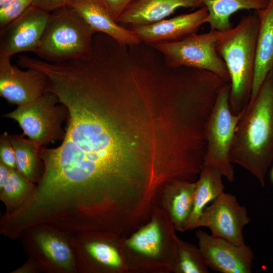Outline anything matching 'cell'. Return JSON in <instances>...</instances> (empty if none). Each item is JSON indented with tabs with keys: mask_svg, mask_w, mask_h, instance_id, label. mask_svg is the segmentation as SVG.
<instances>
[{
	"mask_svg": "<svg viewBox=\"0 0 273 273\" xmlns=\"http://www.w3.org/2000/svg\"><path fill=\"white\" fill-rule=\"evenodd\" d=\"M120 89L108 74L83 67L48 74L47 90L68 116L61 145L40 150L43 169L34 195L47 208L101 220L130 214L153 199L163 165L123 127Z\"/></svg>",
	"mask_w": 273,
	"mask_h": 273,
	"instance_id": "6da1fadb",
	"label": "cell"
},
{
	"mask_svg": "<svg viewBox=\"0 0 273 273\" xmlns=\"http://www.w3.org/2000/svg\"><path fill=\"white\" fill-rule=\"evenodd\" d=\"M116 21L123 12L136 0H101Z\"/></svg>",
	"mask_w": 273,
	"mask_h": 273,
	"instance_id": "4316f807",
	"label": "cell"
},
{
	"mask_svg": "<svg viewBox=\"0 0 273 273\" xmlns=\"http://www.w3.org/2000/svg\"><path fill=\"white\" fill-rule=\"evenodd\" d=\"M198 247L209 269L221 273H251L254 256L250 247L242 248L202 230L196 233Z\"/></svg>",
	"mask_w": 273,
	"mask_h": 273,
	"instance_id": "8fae6325",
	"label": "cell"
},
{
	"mask_svg": "<svg viewBox=\"0 0 273 273\" xmlns=\"http://www.w3.org/2000/svg\"><path fill=\"white\" fill-rule=\"evenodd\" d=\"M195 181L176 180L165 188L161 207L168 214L176 231H186L193 206Z\"/></svg>",
	"mask_w": 273,
	"mask_h": 273,
	"instance_id": "e0dca14e",
	"label": "cell"
},
{
	"mask_svg": "<svg viewBox=\"0 0 273 273\" xmlns=\"http://www.w3.org/2000/svg\"><path fill=\"white\" fill-rule=\"evenodd\" d=\"M24 136L23 134L10 135V138L15 153L16 169L30 180L34 178L38 163L41 160L40 150L42 146Z\"/></svg>",
	"mask_w": 273,
	"mask_h": 273,
	"instance_id": "44dd1931",
	"label": "cell"
},
{
	"mask_svg": "<svg viewBox=\"0 0 273 273\" xmlns=\"http://www.w3.org/2000/svg\"><path fill=\"white\" fill-rule=\"evenodd\" d=\"M94 233L95 237L86 243L85 249L95 262L115 272H129L123 248V237L105 232Z\"/></svg>",
	"mask_w": 273,
	"mask_h": 273,
	"instance_id": "ac0fdd59",
	"label": "cell"
},
{
	"mask_svg": "<svg viewBox=\"0 0 273 273\" xmlns=\"http://www.w3.org/2000/svg\"><path fill=\"white\" fill-rule=\"evenodd\" d=\"M201 0H136L120 15V25L134 27L165 19L179 8H200Z\"/></svg>",
	"mask_w": 273,
	"mask_h": 273,
	"instance_id": "2e32d148",
	"label": "cell"
},
{
	"mask_svg": "<svg viewBox=\"0 0 273 273\" xmlns=\"http://www.w3.org/2000/svg\"><path fill=\"white\" fill-rule=\"evenodd\" d=\"M11 168H9L3 163H0V188L2 189L8 180Z\"/></svg>",
	"mask_w": 273,
	"mask_h": 273,
	"instance_id": "f1b7e54d",
	"label": "cell"
},
{
	"mask_svg": "<svg viewBox=\"0 0 273 273\" xmlns=\"http://www.w3.org/2000/svg\"><path fill=\"white\" fill-rule=\"evenodd\" d=\"M207 9V23L211 30L226 31L232 28L231 16L242 10H261L266 8L269 0H201Z\"/></svg>",
	"mask_w": 273,
	"mask_h": 273,
	"instance_id": "ffe728a7",
	"label": "cell"
},
{
	"mask_svg": "<svg viewBox=\"0 0 273 273\" xmlns=\"http://www.w3.org/2000/svg\"><path fill=\"white\" fill-rule=\"evenodd\" d=\"M208 17L207 9L202 7L191 13L132 27L131 30L141 41L153 46L174 42L196 33L202 25L207 23Z\"/></svg>",
	"mask_w": 273,
	"mask_h": 273,
	"instance_id": "4fadbf2b",
	"label": "cell"
},
{
	"mask_svg": "<svg viewBox=\"0 0 273 273\" xmlns=\"http://www.w3.org/2000/svg\"><path fill=\"white\" fill-rule=\"evenodd\" d=\"M67 116L66 107L50 92L3 116L16 121L24 135L42 146L63 140L65 131L62 124Z\"/></svg>",
	"mask_w": 273,
	"mask_h": 273,
	"instance_id": "ba28073f",
	"label": "cell"
},
{
	"mask_svg": "<svg viewBox=\"0 0 273 273\" xmlns=\"http://www.w3.org/2000/svg\"><path fill=\"white\" fill-rule=\"evenodd\" d=\"M259 22L255 11L242 16L236 26L224 32L217 44V51L230 76L229 101L234 115L244 110L250 99Z\"/></svg>",
	"mask_w": 273,
	"mask_h": 273,
	"instance_id": "277c9868",
	"label": "cell"
},
{
	"mask_svg": "<svg viewBox=\"0 0 273 273\" xmlns=\"http://www.w3.org/2000/svg\"><path fill=\"white\" fill-rule=\"evenodd\" d=\"M271 178L272 181H273V168H272L271 171Z\"/></svg>",
	"mask_w": 273,
	"mask_h": 273,
	"instance_id": "4dcf8cb0",
	"label": "cell"
},
{
	"mask_svg": "<svg viewBox=\"0 0 273 273\" xmlns=\"http://www.w3.org/2000/svg\"><path fill=\"white\" fill-rule=\"evenodd\" d=\"M10 60L0 57V95L8 103L23 105L47 92L48 80L42 72L34 68L23 71Z\"/></svg>",
	"mask_w": 273,
	"mask_h": 273,
	"instance_id": "7c38bea8",
	"label": "cell"
},
{
	"mask_svg": "<svg viewBox=\"0 0 273 273\" xmlns=\"http://www.w3.org/2000/svg\"><path fill=\"white\" fill-rule=\"evenodd\" d=\"M223 176L215 168L203 164L195 181L193 209L186 231L197 228L198 222L205 207L224 191Z\"/></svg>",
	"mask_w": 273,
	"mask_h": 273,
	"instance_id": "d6986e66",
	"label": "cell"
},
{
	"mask_svg": "<svg viewBox=\"0 0 273 273\" xmlns=\"http://www.w3.org/2000/svg\"><path fill=\"white\" fill-rule=\"evenodd\" d=\"M33 2V0H15L0 7V29L22 15Z\"/></svg>",
	"mask_w": 273,
	"mask_h": 273,
	"instance_id": "cb8c5ba5",
	"label": "cell"
},
{
	"mask_svg": "<svg viewBox=\"0 0 273 273\" xmlns=\"http://www.w3.org/2000/svg\"><path fill=\"white\" fill-rule=\"evenodd\" d=\"M232 164L249 171L262 187L273 161V68L254 101L245 109L230 151Z\"/></svg>",
	"mask_w": 273,
	"mask_h": 273,
	"instance_id": "7a4b0ae2",
	"label": "cell"
},
{
	"mask_svg": "<svg viewBox=\"0 0 273 273\" xmlns=\"http://www.w3.org/2000/svg\"><path fill=\"white\" fill-rule=\"evenodd\" d=\"M67 6L74 10L96 33L106 34L120 46H135L141 41L131 29L114 20L101 0H71Z\"/></svg>",
	"mask_w": 273,
	"mask_h": 273,
	"instance_id": "5bb4252c",
	"label": "cell"
},
{
	"mask_svg": "<svg viewBox=\"0 0 273 273\" xmlns=\"http://www.w3.org/2000/svg\"><path fill=\"white\" fill-rule=\"evenodd\" d=\"M225 31L211 30L205 33H194L177 41L153 46L162 53L171 68L205 70L230 82L227 68L217 51V44Z\"/></svg>",
	"mask_w": 273,
	"mask_h": 273,
	"instance_id": "8992f818",
	"label": "cell"
},
{
	"mask_svg": "<svg viewBox=\"0 0 273 273\" xmlns=\"http://www.w3.org/2000/svg\"><path fill=\"white\" fill-rule=\"evenodd\" d=\"M1 162L11 169L16 168V157L10 134L4 132L0 137Z\"/></svg>",
	"mask_w": 273,
	"mask_h": 273,
	"instance_id": "484cf974",
	"label": "cell"
},
{
	"mask_svg": "<svg viewBox=\"0 0 273 273\" xmlns=\"http://www.w3.org/2000/svg\"><path fill=\"white\" fill-rule=\"evenodd\" d=\"M36 240L43 253L58 265L66 268L72 266V257L67 244L52 234L41 233Z\"/></svg>",
	"mask_w": 273,
	"mask_h": 273,
	"instance_id": "603a6c76",
	"label": "cell"
},
{
	"mask_svg": "<svg viewBox=\"0 0 273 273\" xmlns=\"http://www.w3.org/2000/svg\"><path fill=\"white\" fill-rule=\"evenodd\" d=\"M175 231L166 211L158 207L147 223L123 237L130 272H173L177 257Z\"/></svg>",
	"mask_w": 273,
	"mask_h": 273,
	"instance_id": "3957f363",
	"label": "cell"
},
{
	"mask_svg": "<svg viewBox=\"0 0 273 273\" xmlns=\"http://www.w3.org/2000/svg\"><path fill=\"white\" fill-rule=\"evenodd\" d=\"M28 180L18 170L11 169L9 178L1 190L7 198L16 199L28 188Z\"/></svg>",
	"mask_w": 273,
	"mask_h": 273,
	"instance_id": "d4e9b609",
	"label": "cell"
},
{
	"mask_svg": "<svg viewBox=\"0 0 273 273\" xmlns=\"http://www.w3.org/2000/svg\"><path fill=\"white\" fill-rule=\"evenodd\" d=\"M250 218L246 208L236 197L224 191L204 209L197 228H208L211 234L242 248H247L243 236L244 228Z\"/></svg>",
	"mask_w": 273,
	"mask_h": 273,
	"instance_id": "9c48e42d",
	"label": "cell"
},
{
	"mask_svg": "<svg viewBox=\"0 0 273 273\" xmlns=\"http://www.w3.org/2000/svg\"><path fill=\"white\" fill-rule=\"evenodd\" d=\"M15 0H0V7L4 6Z\"/></svg>",
	"mask_w": 273,
	"mask_h": 273,
	"instance_id": "f546056e",
	"label": "cell"
},
{
	"mask_svg": "<svg viewBox=\"0 0 273 273\" xmlns=\"http://www.w3.org/2000/svg\"><path fill=\"white\" fill-rule=\"evenodd\" d=\"M96 33L72 8L51 12L35 54L43 61L59 63L89 58Z\"/></svg>",
	"mask_w": 273,
	"mask_h": 273,
	"instance_id": "5b68a950",
	"label": "cell"
},
{
	"mask_svg": "<svg viewBox=\"0 0 273 273\" xmlns=\"http://www.w3.org/2000/svg\"><path fill=\"white\" fill-rule=\"evenodd\" d=\"M259 17L253 86L248 104L254 101L268 74L273 68V0L264 9L255 11Z\"/></svg>",
	"mask_w": 273,
	"mask_h": 273,
	"instance_id": "9a60e30c",
	"label": "cell"
},
{
	"mask_svg": "<svg viewBox=\"0 0 273 273\" xmlns=\"http://www.w3.org/2000/svg\"><path fill=\"white\" fill-rule=\"evenodd\" d=\"M51 13L31 6L19 17L0 29V57L24 52L35 53Z\"/></svg>",
	"mask_w": 273,
	"mask_h": 273,
	"instance_id": "30bf717a",
	"label": "cell"
},
{
	"mask_svg": "<svg viewBox=\"0 0 273 273\" xmlns=\"http://www.w3.org/2000/svg\"><path fill=\"white\" fill-rule=\"evenodd\" d=\"M207 265L199 247L177 237V257L174 273H208Z\"/></svg>",
	"mask_w": 273,
	"mask_h": 273,
	"instance_id": "7402d4cb",
	"label": "cell"
},
{
	"mask_svg": "<svg viewBox=\"0 0 273 273\" xmlns=\"http://www.w3.org/2000/svg\"><path fill=\"white\" fill-rule=\"evenodd\" d=\"M71 0H33L32 5L48 12L67 6Z\"/></svg>",
	"mask_w": 273,
	"mask_h": 273,
	"instance_id": "83f0119b",
	"label": "cell"
},
{
	"mask_svg": "<svg viewBox=\"0 0 273 273\" xmlns=\"http://www.w3.org/2000/svg\"><path fill=\"white\" fill-rule=\"evenodd\" d=\"M231 85L226 83L220 89L206 129L207 149L204 165L215 168L230 182L235 179L230 160V151L236 127L245 109L234 115L230 105Z\"/></svg>",
	"mask_w": 273,
	"mask_h": 273,
	"instance_id": "52a82bcc",
	"label": "cell"
}]
</instances>
